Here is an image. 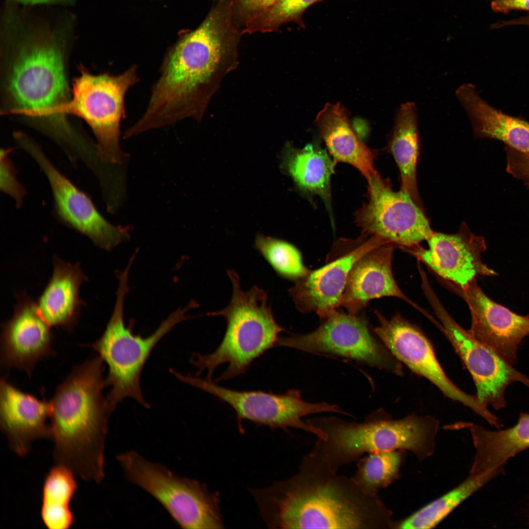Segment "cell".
<instances>
[{
    "instance_id": "cell-1",
    "label": "cell",
    "mask_w": 529,
    "mask_h": 529,
    "mask_svg": "<svg viewBox=\"0 0 529 529\" xmlns=\"http://www.w3.org/2000/svg\"><path fill=\"white\" fill-rule=\"evenodd\" d=\"M231 8L229 3L219 4L169 49L146 111L125 131L127 138L186 118L201 120L222 78L238 63Z\"/></svg>"
},
{
    "instance_id": "cell-2",
    "label": "cell",
    "mask_w": 529,
    "mask_h": 529,
    "mask_svg": "<svg viewBox=\"0 0 529 529\" xmlns=\"http://www.w3.org/2000/svg\"><path fill=\"white\" fill-rule=\"evenodd\" d=\"M19 35L4 39L1 50L0 114L20 116L62 150L72 149L82 132L62 113L72 96L68 42L54 32Z\"/></svg>"
},
{
    "instance_id": "cell-3",
    "label": "cell",
    "mask_w": 529,
    "mask_h": 529,
    "mask_svg": "<svg viewBox=\"0 0 529 529\" xmlns=\"http://www.w3.org/2000/svg\"><path fill=\"white\" fill-rule=\"evenodd\" d=\"M273 529H391L392 513L378 495L365 493L353 477L338 474L310 453L294 476L251 490Z\"/></svg>"
},
{
    "instance_id": "cell-4",
    "label": "cell",
    "mask_w": 529,
    "mask_h": 529,
    "mask_svg": "<svg viewBox=\"0 0 529 529\" xmlns=\"http://www.w3.org/2000/svg\"><path fill=\"white\" fill-rule=\"evenodd\" d=\"M104 363L98 356L76 366L49 402L55 464L97 483L105 476V441L114 411L103 395Z\"/></svg>"
},
{
    "instance_id": "cell-5",
    "label": "cell",
    "mask_w": 529,
    "mask_h": 529,
    "mask_svg": "<svg viewBox=\"0 0 529 529\" xmlns=\"http://www.w3.org/2000/svg\"><path fill=\"white\" fill-rule=\"evenodd\" d=\"M309 422L324 433L311 453L337 471L372 452L406 450L424 460L433 453L439 424L430 416L409 415L394 420L380 409L361 422L335 416L313 418Z\"/></svg>"
},
{
    "instance_id": "cell-6",
    "label": "cell",
    "mask_w": 529,
    "mask_h": 529,
    "mask_svg": "<svg viewBox=\"0 0 529 529\" xmlns=\"http://www.w3.org/2000/svg\"><path fill=\"white\" fill-rule=\"evenodd\" d=\"M227 275L232 286L231 301L224 309L208 314L225 319L223 338L213 353H196L191 360L198 369L197 376L206 370V380L209 381H212L216 368L226 362L228 366L216 382L244 373L256 358L275 346L279 334L285 331L275 320L264 290L254 286L249 290H243L237 273L228 270Z\"/></svg>"
},
{
    "instance_id": "cell-7",
    "label": "cell",
    "mask_w": 529,
    "mask_h": 529,
    "mask_svg": "<svg viewBox=\"0 0 529 529\" xmlns=\"http://www.w3.org/2000/svg\"><path fill=\"white\" fill-rule=\"evenodd\" d=\"M129 268L120 275L117 297L112 315L101 337L91 345L108 367L106 387L110 386L107 399L114 410L125 398H131L146 408L141 385L143 367L159 340L177 324L188 319L189 308L171 313L149 337H143L132 333L124 324L123 304L127 290Z\"/></svg>"
},
{
    "instance_id": "cell-8",
    "label": "cell",
    "mask_w": 529,
    "mask_h": 529,
    "mask_svg": "<svg viewBox=\"0 0 529 529\" xmlns=\"http://www.w3.org/2000/svg\"><path fill=\"white\" fill-rule=\"evenodd\" d=\"M80 74L72 81L71 98L62 110L74 115L89 125L96 138L102 163L112 171L123 164L126 154L120 145V122L125 118L124 96L139 80L137 67L132 65L121 74H92L79 67Z\"/></svg>"
},
{
    "instance_id": "cell-9",
    "label": "cell",
    "mask_w": 529,
    "mask_h": 529,
    "mask_svg": "<svg viewBox=\"0 0 529 529\" xmlns=\"http://www.w3.org/2000/svg\"><path fill=\"white\" fill-rule=\"evenodd\" d=\"M124 478L155 499L184 529H222L219 495L135 450L116 456Z\"/></svg>"
},
{
    "instance_id": "cell-10",
    "label": "cell",
    "mask_w": 529,
    "mask_h": 529,
    "mask_svg": "<svg viewBox=\"0 0 529 529\" xmlns=\"http://www.w3.org/2000/svg\"><path fill=\"white\" fill-rule=\"evenodd\" d=\"M320 319V326L313 332L279 337L275 346L337 355L398 375L403 374L401 362L372 336L364 316L335 309Z\"/></svg>"
},
{
    "instance_id": "cell-11",
    "label": "cell",
    "mask_w": 529,
    "mask_h": 529,
    "mask_svg": "<svg viewBox=\"0 0 529 529\" xmlns=\"http://www.w3.org/2000/svg\"><path fill=\"white\" fill-rule=\"evenodd\" d=\"M176 377L180 381L202 389L228 404L236 412L239 424L245 419L258 425L281 428L286 431L289 428L298 429L322 438L323 433L303 421V417L322 412L349 414L337 405L306 402L302 399L301 392L298 389H289L281 394L261 391H240L221 387L212 381L204 380L198 376L178 373Z\"/></svg>"
},
{
    "instance_id": "cell-12",
    "label": "cell",
    "mask_w": 529,
    "mask_h": 529,
    "mask_svg": "<svg viewBox=\"0 0 529 529\" xmlns=\"http://www.w3.org/2000/svg\"><path fill=\"white\" fill-rule=\"evenodd\" d=\"M14 141L33 159L47 178L53 199L54 215L59 222L107 250L127 238V228L114 225L105 219L91 196L59 171L34 139L20 132Z\"/></svg>"
},
{
    "instance_id": "cell-13",
    "label": "cell",
    "mask_w": 529,
    "mask_h": 529,
    "mask_svg": "<svg viewBox=\"0 0 529 529\" xmlns=\"http://www.w3.org/2000/svg\"><path fill=\"white\" fill-rule=\"evenodd\" d=\"M367 182V200L355 216L362 233L402 248L419 245L433 235L423 210L409 193L401 188L393 191L379 173Z\"/></svg>"
},
{
    "instance_id": "cell-14",
    "label": "cell",
    "mask_w": 529,
    "mask_h": 529,
    "mask_svg": "<svg viewBox=\"0 0 529 529\" xmlns=\"http://www.w3.org/2000/svg\"><path fill=\"white\" fill-rule=\"evenodd\" d=\"M375 313L379 324L373 331L397 360L429 380L445 396L470 408L489 423L495 422L497 417L476 396L465 393L448 378L432 344L419 329L399 314L387 319L379 312Z\"/></svg>"
},
{
    "instance_id": "cell-15",
    "label": "cell",
    "mask_w": 529,
    "mask_h": 529,
    "mask_svg": "<svg viewBox=\"0 0 529 529\" xmlns=\"http://www.w3.org/2000/svg\"><path fill=\"white\" fill-rule=\"evenodd\" d=\"M443 325V331L471 374L479 401L497 410L505 408V392L511 384L520 382L529 387V378L514 369L493 350L473 337L448 313L437 298L429 299Z\"/></svg>"
},
{
    "instance_id": "cell-16",
    "label": "cell",
    "mask_w": 529,
    "mask_h": 529,
    "mask_svg": "<svg viewBox=\"0 0 529 529\" xmlns=\"http://www.w3.org/2000/svg\"><path fill=\"white\" fill-rule=\"evenodd\" d=\"M386 243L364 233L355 240H340L325 265L310 270L289 289L297 309L303 313L314 312L320 318L337 309L354 264L367 252Z\"/></svg>"
},
{
    "instance_id": "cell-17",
    "label": "cell",
    "mask_w": 529,
    "mask_h": 529,
    "mask_svg": "<svg viewBox=\"0 0 529 529\" xmlns=\"http://www.w3.org/2000/svg\"><path fill=\"white\" fill-rule=\"evenodd\" d=\"M427 241V249L419 245L402 249L458 288L465 287L478 276L497 275L481 260L486 249L484 239L472 233L464 222L454 234L434 232Z\"/></svg>"
},
{
    "instance_id": "cell-18",
    "label": "cell",
    "mask_w": 529,
    "mask_h": 529,
    "mask_svg": "<svg viewBox=\"0 0 529 529\" xmlns=\"http://www.w3.org/2000/svg\"><path fill=\"white\" fill-rule=\"evenodd\" d=\"M471 313L468 331L511 365L517 361V349L529 335V316L519 315L489 298L475 279L458 288Z\"/></svg>"
},
{
    "instance_id": "cell-19",
    "label": "cell",
    "mask_w": 529,
    "mask_h": 529,
    "mask_svg": "<svg viewBox=\"0 0 529 529\" xmlns=\"http://www.w3.org/2000/svg\"><path fill=\"white\" fill-rule=\"evenodd\" d=\"M50 327L37 302L26 294H19L13 316L2 325L1 367L18 369L31 376L39 361L54 353Z\"/></svg>"
},
{
    "instance_id": "cell-20",
    "label": "cell",
    "mask_w": 529,
    "mask_h": 529,
    "mask_svg": "<svg viewBox=\"0 0 529 529\" xmlns=\"http://www.w3.org/2000/svg\"><path fill=\"white\" fill-rule=\"evenodd\" d=\"M49 402L24 393L5 377L0 383V427L10 449L24 457L32 444L41 439H50Z\"/></svg>"
},
{
    "instance_id": "cell-21",
    "label": "cell",
    "mask_w": 529,
    "mask_h": 529,
    "mask_svg": "<svg viewBox=\"0 0 529 529\" xmlns=\"http://www.w3.org/2000/svg\"><path fill=\"white\" fill-rule=\"evenodd\" d=\"M395 245L386 243L371 249L359 258L349 272L339 306L348 313L357 314L371 299L384 296L402 299L413 304L395 281L392 270Z\"/></svg>"
},
{
    "instance_id": "cell-22",
    "label": "cell",
    "mask_w": 529,
    "mask_h": 529,
    "mask_svg": "<svg viewBox=\"0 0 529 529\" xmlns=\"http://www.w3.org/2000/svg\"><path fill=\"white\" fill-rule=\"evenodd\" d=\"M315 123L336 163L353 166L367 180L379 173L374 163L376 151L368 147L354 132L348 111L341 103H326L317 114Z\"/></svg>"
},
{
    "instance_id": "cell-23",
    "label": "cell",
    "mask_w": 529,
    "mask_h": 529,
    "mask_svg": "<svg viewBox=\"0 0 529 529\" xmlns=\"http://www.w3.org/2000/svg\"><path fill=\"white\" fill-rule=\"evenodd\" d=\"M456 96L466 111L475 137L504 142L507 146L529 153V122L503 113L479 95L471 83H463Z\"/></svg>"
},
{
    "instance_id": "cell-24",
    "label": "cell",
    "mask_w": 529,
    "mask_h": 529,
    "mask_svg": "<svg viewBox=\"0 0 529 529\" xmlns=\"http://www.w3.org/2000/svg\"><path fill=\"white\" fill-rule=\"evenodd\" d=\"M460 428L469 429L476 450L469 474L502 470L508 459L529 448V414L521 413L516 425L501 431L488 430L472 423L453 424L447 429Z\"/></svg>"
},
{
    "instance_id": "cell-25",
    "label": "cell",
    "mask_w": 529,
    "mask_h": 529,
    "mask_svg": "<svg viewBox=\"0 0 529 529\" xmlns=\"http://www.w3.org/2000/svg\"><path fill=\"white\" fill-rule=\"evenodd\" d=\"M53 272L37 304L51 326L71 331L82 304L79 288L87 277L78 264H72L54 256Z\"/></svg>"
},
{
    "instance_id": "cell-26",
    "label": "cell",
    "mask_w": 529,
    "mask_h": 529,
    "mask_svg": "<svg viewBox=\"0 0 529 529\" xmlns=\"http://www.w3.org/2000/svg\"><path fill=\"white\" fill-rule=\"evenodd\" d=\"M418 115L414 102L402 104L398 109L387 144L399 168L401 189L409 194L416 204L423 207L419 194L416 166L419 154Z\"/></svg>"
},
{
    "instance_id": "cell-27",
    "label": "cell",
    "mask_w": 529,
    "mask_h": 529,
    "mask_svg": "<svg viewBox=\"0 0 529 529\" xmlns=\"http://www.w3.org/2000/svg\"><path fill=\"white\" fill-rule=\"evenodd\" d=\"M335 161L317 144H310L302 149L287 145L284 166L297 186L311 194L319 196L329 205L330 180Z\"/></svg>"
},
{
    "instance_id": "cell-28",
    "label": "cell",
    "mask_w": 529,
    "mask_h": 529,
    "mask_svg": "<svg viewBox=\"0 0 529 529\" xmlns=\"http://www.w3.org/2000/svg\"><path fill=\"white\" fill-rule=\"evenodd\" d=\"M74 475L68 468L55 464L45 478L41 517L49 529H68L74 523L71 503L77 489Z\"/></svg>"
},
{
    "instance_id": "cell-29",
    "label": "cell",
    "mask_w": 529,
    "mask_h": 529,
    "mask_svg": "<svg viewBox=\"0 0 529 529\" xmlns=\"http://www.w3.org/2000/svg\"><path fill=\"white\" fill-rule=\"evenodd\" d=\"M501 471L480 475L469 474L458 486L398 522L393 528L427 529L435 527L457 505L479 489Z\"/></svg>"
},
{
    "instance_id": "cell-30",
    "label": "cell",
    "mask_w": 529,
    "mask_h": 529,
    "mask_svg": "<svg viewBox=\"0 0 529 529\" xmlns=\"http://www.w3.org/2000/svg\"><path fill=\"white\" fill-rule=\"evenodd\" d=\"M401 451L369 453L357 461L353 478L365 493L377 495L397 477L403 458Z\"/></svg>"
},
{
    "instance_id": "cell-31",
    "label": "cell",
    "mask_w": 529,
    "mask_h": 529,
    "mask_svg": "<svg viewBox=\"0 0 529 529\" xmlns=\"http://www.w3.org/2000/svg\"><path fill=\"white\" fill-rule=\"evenodd\" d=\"M255 247L277 273L283 278L297 280L310 271L304 265L299 251L287 241L259 235L255 240Z\"/></svg>"
},
{
    "instance_id": "cell-32",
    "label": "cell",
    "mask_w": 529,
    "mask_h": 529,
    "mask_svg": "<svg viewBox=\"0 0 529 529\" xmlns=\"http://www.w3.org/2000/svg\"><path fill=\"white\" fill-rule=\"evenodd\" d=\"M321 0H279L260 15L245 22L244 31L268 32L274 30L283 24L295 22L302 27V17L311 5Z\"/></svg>"
},
{
    "instance_id": "cell-33",
    "label": "cell",
    "mask_w": 529,
    "mask_h": 529,
    "mask_svg": "<svg viewBox=\"0 0 529 529\" xmlns=\"http://www.w3.org/2000/svg\"><path fill=\"white\" fill-rule=\"evenodd\" d=\"M14 150L12 147L0 149V190L14 200L17 209H20L23 205L27 192L23 185L18 180L16 168L9 157Z\"/></svg>"
},
{
    "instance_id": "cell-34",
    "label": "cell",
    "mask_w": 529,
    "mask_h": 529,
    "mask_svg": "<svg viewBox=\"0 0 529 529\" xmlns=\"http://www.w3.org/2000/svg\"><path fill=\"white\" fill-rule=\"evenodd\" d=\"M507 171L514 176L524 180L529 186V153L519 151L508 146Z\"/></svg>"
},
{
    "instance_id": "cell-35",
    "label": "cell",
    "mask_w": 529,
    "mask_h": 529,
    "mask_svg": "<svg viewBox=\"0 0 529 529\" xmlns=\"http://www.w3.org/2000/svg\"><path fill=\"white\" fill-rule=\"evenodd\" d=\"M279 0H237V9L245 22L260 15Z\"/></svg>"
},
{
    "instance_id": "cell-36",
    "label": "cell",
    "mask_w": 529,
    "mask_h": 529,
    "mask_svg": "<svg viewBox=\"0 0 529 529\" xmlns=\"http://www.w3.org/2000/svg\"><path fill=\"white\" fill-rule=\"evenodd\" d=\"M495 12L507 13L513 10L529 11V0H497L491 3Z\"/></svg>"
},
{
    "instance_id": "cell-37",
    "label": "cell",
    "mask_w": 529,
    "mask_h": 529,
    "mask_svg": "<svg viewBox=\"0 0 529 529\" xmlns=\"http://www.w3.org/2000/svg\"><path fill=\"white\" fill-rule=\"evenodd\" d=\"M17 1L22 2L24 4H38V3H70L73 1V0H15Z\"/></svg>"
},
{
    "instance_id": "cell-38",
    "label": "cell",
    "mask_w": 529,
    "mask_h": 529,
    "mask_svg": "<svg viewBox=\"0 0 529 529\" xmlns=\"http://www.w3.org/2000/svg\"><path fill=\"white\" fill-rule=\"evenodd\" d=\"M515 24L517 25H521L529 26V15L516 19Z\"/></svg>"
}]
</instances>
